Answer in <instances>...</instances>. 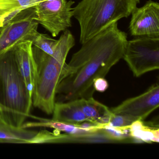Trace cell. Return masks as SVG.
<instances>
[{
	"mask_svg": "<svg viewBox=\"0 0 159 159\" xmlns=\"http://www.w3.org/2000/svg\"><path fill=\"white\" fill-rule=\"evenodd\" d=\"M77 100L89 121L99 125L108 123L112 112L107 106L95 100L93 97Z\"/></svg>",
	"mask_w": 159,
	"mask_h": 159,
	"instance_id": "obj_13",
	"label": "cell"
},
{
	"mask_svg": "<svg viewBox=\"0 0 159 159\" xmlns=\"http://www.w3.org/2000/svg\"><path fill=\"white\" fill-rule=\"evenodd\" d=\"M32 47L31 42H22L14 47V51L18 69L32 95L37 78V69Z\"/></svg>",
	"mask_w": 159,
	"mask_h": 159,
	"instance_id": "obj_10",
	"label": "cell"
},
{
	"mask_svg": "<svg viewBox=\"0 0 159 159\" xmlns=\"http://www.w3.org/2000/svg\"><path fill=\"white\" fill-rule=\"evenodd\" d=\"M108 83L104 78H98L94 80L93 87L97 92L103 93L108 89Z\"/></svg>",
	"mask_w": 159,
	"mask_h": 159,
	"instance_id": "obj_18",
	"label": "cell"
},
{
	"mask_svg": "<svg viewBox=\"0 0 159 159\" xmlns=\"http://www.w3.org/2000/svg\"><path fill=\"white\" fill-rule=\"evenodd\" d=\"M71 0H43L35 6L36 20L54 37L71 26Z\"/></svg>",
	"mask_w": 159,
	"mask_h": 159,
	"instance_id": "obj_7",
	"label": "cell"
},
{
	"mask_svg": "<svg viewBox=\"0 0 159 159\" xmlns=\"http://www.w3.org/2000/svg\"><path fill=\"white\" fill-rule=\"evenodd\" d=\"M127 41V34L116 23L82 44L64 68L55 102L93 97L94 80L104 78L123 58Z\"/></svg>",
	"mask_w": 159,
	"mask_h": 159,
	"instance_id": "obj_1",
	"label": "cell"
},
{
	"mask_svg": "<svg viewBox=\"0 0 159 159\" xmlns=\"http://www.w3.org/2000/svg\"><path fill=\"white\" fill-rule=\"evenodd\" d=\"M58 42V40L54 39L48 35L39 32L37 33L31 42L32 45L49 55H52L54 53Z\"/></svg>",
	"mask_w": 159,
	"mask_h": 159,
	"instance_id": "obj_16",
	"label": "cell"
},
{
	"mask_svg": "<svg viewBox=\"0 0 159 159\" xmlns=\"http://www.w3.org/2000/svg\"><path fill=\"white\" fill-rule=\"evenodd\" d=\"M159 106V84L157 82L145 93L126 99L119 106L112 108L111 111L114 114L128 116L134 121L143 120Z\"/></svg>",
	"mask_w": 159,
	"mask_h": 159,
	"instance_id": "obj_8",
	"label": "cell"
},
{
	"mask_svg": "<svg viewBox=\"0 0 159 159\" xmlns=\"http://www.w3.org/2000/svg\"><path fill=\"white\" fill-rule=\"evenodd\" d=\"M139 2L140 0H82L73 8V16L80 28L81 44L130 16Z\"/></svg>",
	"mask_w": 159,
	"mask_h": 159,
	"instance_id": "obj_4",
	"label": "cell"
},
{
	"mask_svg": "<svg viewBox=\"0 0 159 159\" xmlns=\"http://www.w3.org/2000/svg\"><path fill=\"white\" fill-rule=\"evenodd\" d=\"M134 121L133 119L125 115L112 113L108 124L115 127H126Z\"/></svg>",
	"mask_w": 159,
	"mask_h": 159,
	"instance_id": "obj_17",
	"label": "cell"
},
{
	"mask_svg": "<svg viewBox=\"0 0 159 159\" xmlns=\"http://www.w3.org/2000/svg\"><path fill=\"white\" fill-rule=\"evenodd\" d=\"M35 6L20 11L0 28V54L22 42H32L39 32Z\"/></svg>",
	"mask_w": 159,
	"mask_h": 159,
	"instance_id": "obj_6",
	"label": "cell"
},
{
	"mask_svg": "<svg viewBox=\"0 0 159 159\" xmlns=\"http://www.w3.org/2000/svg\"><path fill=\"white\" fill-rule=\"evenodd\" d=\"M123 58L134 76L159 68V38L139 37L127 41Z\"/></svg>",
	"mask_w": 159,
	"mask_h": 159,
	"instance_id": "obj_5",
	"label": "cell"
},
{
	"mask_svg": "<svg viewBox=\"0 0 159 159\" xmlns=\"http://www.w3.org/2000/svg\"><path fill=\"white\" fill-rule=\"evenodd\" d=\"M52 120L69 124L79 125L89 121L80 108L77 100L55 102Z\"/></svg>",
	"mask_w": 159,
	"mask_h": 159,
	"instance_id": "obj_12",
	"label": "cell"
},
{
	"mask_svg": "<svg viewBox=\"0 0 159 159\" xmlns=\"http://www.w3.org/2000/svg\"><path fill=\"white\" fill-rule=\"evenodd\" d=\"M131 137L140 142H159V127L146 125L141 120H137L127 126Z\"/></svg>",
	"mask_w": 159,
	"mask_h": 159,
	"instance_id": "obj_15",
	"label": "cell"
},
{
	"mask_svg": "<svg viewBox=\"0 0 159 159\" xmlns=\"http://www.w3.org/2000/svg\"><path fill=\"white\" fill-rule=\"evenodd\" d=\"M32 94L16 64L14 47L0 54V112L11 125L21 127L30 116Z\"/></svg>",
	"mask_w": 159,
	"mask_h": 159,
	"instance_id": "obj_3",
	"label": "cell"
},
{
	"mask_svg": "<svg viewBox=\"0 0 159 159\" xmlns=\"http://www.w3.org/2000/svg\"><path fill=\"white\" fill-rule=\"evenodd\" d=\"M43 0H0V28L23 10L36 6Z\"/></svg>",
	"mask_w": 159,
	"mask_h": 159,
	"instance_id": "obj_14",
	"label": "cell"
},
{
	"mask_svg": "<svg viewBox=\"0 0 159 159\" xmlns=\"http://www.w3.org/2000/svg\"><path fill=\"white\" fill-rule=\"evenodd\" d=\"M129 25L131 35L134 37L159 38V4L150 0L132 12Z\"/></svg>",
	"mask_w": 159,
	"mask_h": 159,
	"instance_id": "obj_9",
	"label": "cell"
},
{
	"mask_svg": "<svg viewBox=\"0 0 159 159\" xmlns=\"http://www.w3.org/2000/svg\"><path fill=\"white\" fill-rule=\"evenodd\" d=\"M11 125L0 112V142L16 144H33L38 132Z\"/></svg>",
	"mask_w": 159,
	"mask_h": 159,
	"instance_id": "obj_11",
	"label": "cell"
},
{
	"mask_svg": "<svg viewBox=\"0 0 159 159\" xmlns=\"http://www.w3.org/2000/svg\"><path fill=\"white\" fill-rule=\"evenodd\" d=\"M54 53L49 55L32 45L33 57L37 66V75L32 93V104L47 114L53 113L56 94L66 66V59L75 45L74 37L67 30L59 38Z\"/></svg>",
	"mask_w": 159,
	"mask_h": 159,
	"instance_id": "obj_2",
	"label": "cell"
}]
</instances>
